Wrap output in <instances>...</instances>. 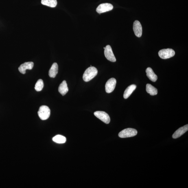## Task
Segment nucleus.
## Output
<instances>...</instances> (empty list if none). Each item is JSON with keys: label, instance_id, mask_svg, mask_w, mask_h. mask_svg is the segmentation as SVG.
Listing matches in <instances>:
<instances>
[{"label": "nucleus", "instance_id": "8", "mask_svg": "<svg viewBox=\"0 0 188 188\" xmlns=\"http://www.w3.org/2000/svg\"><path fill=\"white\" fill-rule=\"evenodd\" d=\"M117 84V80L115 78H112L108 80L105 85V90L107 93H112L115 89Z\"/></svg>", "mask_w": 188, "mask_h": 188}, {"label": "nucleus", "instance_id": "12", "mask_svg": "<svg viewBox=\"0 0 188 188\" xmlns=\"http://www.w3.org/2000/svg\"><path fill=\"white\" fill-rule=\"evenodd\" d=\"M69 88L66 81H64L60 85L58 88L59 93L64 96L69 91Z\"/></svg>", "mask_w": 188, "mask_h": 188}, {"label": "nucleus", "instance_id": "20", "mask_svg": "<svg viewBox=\"0 0 188 188\" xmlns=\"http://www.w3.org/2000/svg\"><path fill=\"white\" fill-rule=\"evenodd\" d=\"M105 47H104V49H105Z\"/></svg>", "mask_w": 188, "mask_h": 188}, {"label": "nucleus", "instance_id": "17", "mask_svg": "<svg viewBox=\"0 0 188 188\" xmlns=\"http://www.w3.org/2000/svg\"><path fill=\"white\" fill-rule=\"evenodd\" d=\"M42 4L51 7H56L57 4V0H42Z\"/></svg>", "mask_w": 188, "mask_h": 188}, {"label": "nucleus", "instance_id": "15", "mask_svg": "<svg viewBox=\"0 0 188 188\" xmlns=\"http://www.w3.org/2000/svg\"><path fill=\"white\" fill-rule=\"evenodd\" d=\"M136 87H137V86L136 85L134 84H132L126 88V89L125 90L124 92V95H123L124 98L125 99L128 98L131 95L133 92L136 89Z\"/></svg>", "mask_w": 188, "mask_h": 188}, {"label": "nucleus", "instance_id": "11", "mask_svg": "<svg viewBox=\"0 0 188 188\" xmlns=\"http://www.w3.org/2000/svg\"><path fill=\"white\" fill-rule=\"evenodd\" d=\"M188 130V125H186L185 126L181 127L178 129L172 135V138L174 139H177L180 137L187 132Z\"/></svg>", "mask_w": 188, "mask_h": 188}, {"label": "nucleus", "instance_id": "7", "mask_svg": "<svg viewBox=\"0 0 188 188\" xmlns=\"http://www.w3.org/2000/svg\"><path fill=\"white\" fill-rule=\"evenodd\" d=\"M113 5L110 3H103L97 7L96 11L99 14L109 11L113 10Z\"/></svg>", "mask_w": 188, "mask_h": 188}, {"label": "nucleus", "instance_id": "19", "mask_svg": "<svg viewBox=\"0 0 188 188\" xmlns=\"http://www.w3.org/2000/svg\"><path fill=\"white\" fill-rule=\"evenodd\" d=\"M44 87V83L42 79L38 80L35 86V88L37 91H42Z\"/></svg>", "mask_w": 188, "mask_h": 188}, {"label": "nucleus", "instance_id": "6", "mask_svg": "<svg viewBox=\"0 0 188 188\" xmlns=\"http://www.w3.org/2000/svg\"><path fill=\"white\" fill-rule=\"evenodd\" d=\"M104 54L107 59L112 62H116V59L110 45L106 46L105 49Z\"/></svg>", "mask_w": 188, "mask_h": 188}, {"label": "nucleus", "instance_id": "5", "mask_svg": "<svg viewBox=\"0 0 188 188\" xmlns=\"http://www.w3.org/2000/svg\"><path fill=\"white\" fill-rule=\"evenodd\" d=\"M94 114L98 118L106 124H109L110 122V116L105 112L96 111L95 112Z\"/></svg>", "mask_w": 188, "mask_h": 188}, {"label": "nucleus", "instance_id": "2", "mask_svg": "<svg viewBox=\"0 0 188 188\" xmlns=\"http://www.w3.org/2000/svg\"><path fill=\"white\" fill-rule=\"evenodd\" d=\"M38 114L40 119L45 120L49 118L50 115V110L48 107L42 106L40 107Z\"/></svg>", "mask_w": 188, "mask_h": 188}, {"label": "nucleus", "instance_id": "13", "mask_svg": "<svg viewBox=\"0 0 188 188\" xmlns=\"http://www.w3.org/2000/svg\"><path fill=\"white\" fill-rule=\"evenodd\" d=\"M146 72L147 76L151 81H152L153 82L156 81L158 79L157 76L154 73V72L151 68H147Z\"/></svg>", "mask_w": 188, "mask_h": 188}, {"label": "nucleus", "instance_id": "10", "mask_svg": "<svg viewBox=\"0 0 188 188\" xmlns=\"http://www.w3.org/2000/svg\"><path fill=\"white\" fill-rule=\"evenodd\" d=\"M34 65V63L32 62H26L21 64L18 69L20 73L24 74L26 73V70L32 69Z\"/></svg>", "mask_w": 188, "mask_h": 188}, {"label": "nucleus", "instance_id": "1", "mask_svg": "<svg viewBox=\"0 0 188 188\" xmlns=\"http://www.w3.org/2000/svg\"><path fill=\"white\" fill-rule=\"evenodd\" d=\"M98 74V70L94 67L88 68L84 72L83 78L84 81L88 82L91 80L96 76Z\"/></svg>", "mask_w": 188, "mask_h": 188}, {"label": "nucleus", "instance_id": "18", "mask_svg": "<svg viewBox=\"0 0 188 188\" xmlns=\"http://www.w3.org/2000/svg\"><path fill=\"white\" fill-rule=\"evenodd\" d=\"M53 141L54 142L58 143H63L66 142V138L64 136L58 135L53 138Z\"/></svg>", "mask_w": 188, "mask_h": 188}, {"label": "nucleus", "instance_id": "4", "mask_svg": "<svg viewBox=\"0 0 188 188\" xmlns=\"http://www.w3.org/2000/svg\"><path fill=\"white\" fill-rule=\"evenodd\" d=\"M175 54V51L171 49H163L158 52V55L160 58L165 59L174 57Z\"/></svg>", "mask_w": 188, "mask_h": 188}, {"label": "nucleus", "instance_id": "9", "mask_svg": "<svg viewBox=\"0 0 188 188\" xmlns=\"http://www.w3.org/2000/svg\"><path fill=\"white\" fill-rule=\"evenodd\" d=\"M133 30L134 34L138 37H141L142 34V27L140 22L136 20L134 22Z\"/></svg>", "mask_w": 188, "mask_h": 188}, {"label": "nucleus", "instance_id": "3", "mask_svg": "<svg viewBox=\"0 0 188 188\" xmlns=\"http://www.w3.org/2000/svg\"><path fill=\"white\" fill-rule=\"evenodd\" d=\"M137 130L135 129L129 128L125 129L119 134V137L121 138H127L134 137L137 134Z\"/></svg>", "mask_w": 188, "mask_h": 188}, {"label": "nucleus", "instance_id": "14", "mask_svg": "<svg viewBox=\"0 0 188 188\" xmlns=\"http://www.w3.org/2000/svg\"><path fill=\"white\" fill-rule=\"evenodd\" d=\"M58 66L57 63H53L49 71V76L52 78H55L58 73Z\"/></svg>", "mask_w": 188, "mask_h": 188}, {"label": "nucleus", "instance_id": "16", "mask_svg": "<svg viewBox=\"0 0 188 188\" xmlns=\"http://www.w3.org/2000/svg\"><path fill=\"white\" fill-rule=\"evenodd\" d=\"M146 90L147 93L151 95H154L158 94V90L152 85L147 84L146 86Z\"/></svg>", "mask_w": 188, "mask_h": 188}]
</instances>
